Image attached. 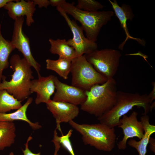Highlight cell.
<instances>
[{
	"mask_svg": "<svg viewBox=\"0 0 155 155\" xmlns=\"http://www.w3.org/2000/svg\"><path fill=\"white\" fill-rule=\"evenodd\" d=\"M9 62L13 72L9 81L6 80L5 76L3 78L0 90H6L18 100L22 101L32 94L30 86L34 78L31 66L25 58H21L17 54L12 55Z\"/></svg>",
	"mask_w": 155,
	"mask_h": 155,
	"instance_id": "obj_1",
	"label": "cell"
},
{
	"mask_svg": "<svg viewBox=\"0 0 155 155\" xmlns=\"http://www.w3.org/2000/svg\"><path fill=\"white\" fill-rule=\"evenodd\" d=\"M150 101L146 94L118 91L116 101L113 107L97 119L100 123L115 128L120 125L119 120L122 116L135 107L143 108V115H147L150 111Z\"/></svg>",
	"mask_w": 155,
	"mask_h": 155,
	"instance_id": "obj_2",
	"label": "cell"
},
{
	"mask_svg": "<svg viewBox=\"0 0 155 155\" xmlns=\"http://www.w3.org/2000/svg\"><path fill=\"white\" fill-rule=\"evenodd\" d=\"M117 91V83L113 78L102 84L95 85L85 91L86 99L81 105V109L98 118L113 107Z\"/></svg>",
	"mask_w": 155,
	"mask_h": 155,
	"instance_id": "obj_3",
	"label": "cell"
},
{
	"mask_svg": "<svg viewBox=\"0 0 155 155\" xmlns=\"http://www.w3.org/2000/svg\"><path fill=\"white\" fill-rule=\"evenodd\" d=\"M70 126L82 136L83 142L105 152L111 151L115 147L116 135L114 128L101 123L92 124L69 122Z\"/></svg>",
	"mask_w": 155,
	"mask_h": 155,
	"instance_id": "obj_4",
	"label": "cell"
},
{
	"mask_svg": "<svg viewBox=\"0 0 155 155\" xmlns=\"http://www.w3.org/2000/svg\"><path fill=\"white\" fill-rule=\"evenodd\" d=\"M60 6L67 15H71L81 24L87 38L94 42L97 41L102 27L106 25L114 15L111 11H84L77 8L73 2L68 3L65 0Z\"/></svg>",
	"mask_w": 155,
	"mask_h": 155,
	"instance_id": "obj_5",
	"label": "cell"
},
{
	"mask_svg": "<svg viewBox=\"0 0 155 155\" xmlns=\"http://www.w3.org/2000/svg\"><path fill=\"white\" fill-rule=\"evenodd\" d=\"M70 72L71 85L85 91L89 90L95 85L102 84L108 80L87 60L85 55L71 61Z\"/></svg>",
	"mask_w": 155,
	"mask_h": 155,
	"instance_id": "obj_6",
	"label": "cell"
},
{
	"mask_svg": "<svg viewBox=\"0 0 155 155\" xmlns=\"http://www.w3.org/2000/svg\"><path fill=\"white\" fill-rule=\"evenodd\" d=\"M85 55L94 68L107 80L113 78L116 74L122 56L119 51L108 48L96 49Z\"/></svg>",
	"mask_w": 155,
	"mask_h": 155,
	"instance_id": "obj_7",
	"label": "cell"
},
{
	"mask_svg": "<svg viewBox=\"0 0 155 155\" xmlns=\"http://www.w3.org/2000/svg\"><path fill=\"white\" fill-rule=\"evenodd\" d=\"M57 9L64 18L73 34V38L67 40L68 44L73 47L75 51L77 57L89 54L97 49L96 42L91 41L84 36L83 30L74 20H71L60 6Z\"/></svg>",
	"mask_w": 155,
	"mask_h": 155,
	"instance_id": "obj_8",
	"label": "cell"
},
{
	"mask_svg": "<svg viewBox=\"0 0 155 155\" xmlns=\"http://www.w3.org/2000/svg\"><path fill=\"white\" fill-rule=\"evenodd\" d=\"M24 20V17H19L15 20L11 42L15 48L22 53L24 58L35 69L38 76L40 75L41 66L33 57L31 51L29 38L23 31Z\"/></svg>",
	"mask_w": 155,
	"mask_h": 155,
	"instance_id": "obj_9",
	"label": "cell"
},
{
	"mask_svg": "<svg viewBox=\"0 0 155 155\" xmlns=\"http://www.w3.org/2000/svg\"><path fill=\"white\" fill-rule=\"evenodd\" d=\"M138 115L137 112L134 111L129 116L125 115L120 119V125L118 127L122 129L123 137L118 144L119 149L124 150L126 148L129 139L136 137L140 140L143 137L144 131L141 121L137 119Z\"/></svg>",
	"mask_w": 155,
	"mask_h": 155,
	"instance_id": "obj_10",
	"label": "cell"
},
{
	"mask_svg": "<svg viewBox=\"0 0 155 155\" xmlns=\"http://www.w3.org/2000/svg\"><path fill=\"white\" fill-rule=\"evenodd\" d=\"M54 82L56 91L52 100L67 102L77 106L81 105L85 101L86 98L85 91L63 83L55 76Z\"/></svg>",
	"mask_w": 155,
	"mask_h": 155,
	"instance_id": "obj_11",
	"label": "cell"
},
{
	"mask_svg": "<svg viewBox=\"0 0 155 155\" xmlns=\"http://www.w3.org/2000/svg\"><path fill=\"white\" fill-rule=\"evenodd\" d=\"M47 109L55 118L57 129L62 133L60 124L69 122L78 115L79 110L77 106L69 103L51 100L46 104Z\"/></svg>",
	"mask_w": 155,
	"mask_h": 155,
	"instance_id": "obj_12",
	"label": "cell"
},
{
	"mask_svg": "<svg viewBox=\"0 0 155 155\" xmlns=\"http://www.w3.org/2000/svg\"><path fill=\"white\" fill-rule=\"evenodd\" d=\"M37 79L32 80L30 91L32 93L36 92V96L35 100L36 104L47 103L51 99L56 89L54 82L55 76L50 75L43 77L40 75Z\"/></svg>",
	"mask_w": 155,
	"mask_h": 155,
	"instance_id": "obj_13",
	"label": "cell"
},
{
	"mask_svg": "<svg viewBox=\"0 0 155 155\" xmlns=\"http://www.w3.org/2000/svg\"><path fill=\"white\" fill-rule=\"evenodd\" d=\"M35 5L32 0H12L8 2L3 8L7 10L9 16L14 20L25 16L26 24L30 26L34 22L33 16L36 10Z\"/></svg>",
	"mask_w": 155,
	"mask_h": 155,
	"instance_id": "obj_14",
	"label": "cell"
},
{
	"mask_svg": "<svg viewBox=\"0 0 155 155\" xmlns=\"http://www.w3.org/2000/svg\"><path fill=\"white\" fill-rule=\"evenodd\" d=\"M109 1L111 4L115 15L118 19L121 26L126 35L125 39L119 45V49L123 50L125 44L127 41L130 39H134L141 45H144L145 42L144 40L133 38L130 36L129 33L127 25V22L128 20H132L134 17L130 6L125 4H123L120 6L118 4L116 0H113V1L109 0Z\"/></svg>",
	"mask_w": 155,
	"mask_h": 155,
	"instance_id": "obj_15",
	"label": "cell"
},
{
	"mask_svg": "<svg viewBox=\"0 0 155 155\" xmlns=\"http://www.w3.org/2000/svg\"><path fill=\"white\" fill-rule=\"evenodd\" d=\"M150 117L147 115H143L140 117L143 127L144 133L142 138L139 141L133 139H130L127 142L130 146L135 148L138 155H146L147 147L151 135L155 132V126L151 124L149 122Z\"/></svg>",
	"mask_w": 155,
	"mask_h": 155,
	"instance_id": "obj_16",
	"label": "cell"
},
{
	"mask_svg": "<svg viewBox=\"0 0 155 155\" xmlns=\"http://www.w3.org/2000/svg\"><path fill=\"white\" fill-rule=\"evenodd\" d=\"M32 101V97H29L25 103L15 112L10 113H0V121L13 122L15 120H21L27 122L34 130L40 129L42 126L38 122H32L28 119L27 116V108Z\"/></svg>",
	"mask_w": 155,
	"mask_h": 155,
	"instance_id": "obj_17",
	"label": "cell"
},
{
	"mask_svg": "<svg viewBox=\"0 0 155 155\" xmlns=\"http://www.w3.org/2000/svg\"><path fill=\"white\" fill-rule=\"evenodd\" d=\"M49 40L51 44L49 51L51 53L71 61L77 57L75 49L68 44L65 39L49 38Z\"/></svg>",
	"mask_w": 155,
	"mask_h": 155,
	"instance_id": "obj_18",
	"label": "cell"
},
{
	"mask_svg": "<svg viewBox=\"0 0 155 155\" xmlns=\"http://www.w3.org/2000/svg\"><path fill=\"white\" fill-rule=\"evenodd\" d=\"M16 128L13 122L0 121V150L10 147L14 143Z\"/></svg>",
	"mask_w": 155,
	"mask_h": 155,
	"instance_id": "obj_19",
	"label": "cell"
},
{
	"mask_svg": "<svg viewBox=\"0 0 155 155\" xmlns=\"http://www.w3.org/2000/svg\"><path fill=\"white\" fill-rule=\"evenodd\" d=\"M46 62L47 69L55 71L65 80L68 78L69 74L70 72L71 61L59 57L56 60L47 59Z\"/></svg>",
	"mask_w": 155,
	"mask_h": 155,
	"instance_id": "obj_20",
	"label": "cell"
},
{
	"mask_svg": "<svg viewBox=\"0 0 155 155\" xmlns=\"http://www.w3.org/2000/svg\"><path fill=\"white\" fill-rule=\"evenodd\" d=\"M0 24V83L4 76L3 71L8 68L9 65L8 58L10 54L15 49L11 41L6 40L3 37Z\"/></svg>",
	"mask_w": 155,
	"mask_h": 155,
	"instance_id": "obj_21",
	"label": "cell"
},
{
	"mask_svg": "<svg viewBox=\"0 0 155 155\" xmlns=\"http://www.w3.org/2000/svg\"><path fill=\"white\" fill-rule=\"evenodd\" d=\"M22 101L18 100L5 90H0V113H7L21 108Z\"/></svg>",
	"mask_w": 155,
	"mask_h": 155,
	"instance_id": "obj_22",
	"label": "cell"
},
{
	"mask_svg": "<svg viewBox=\"0 0 155 155\" xmlns=\"http://www.w3.org/2000/svg\"><path fill=\"white\" fill-rule=\"evenodd\" d=\"M75 6L79 9L89 12L98 11L104 7L101 3L94 0H78Z\"/></svg>",
	"mask_w": 155,
	"mask_h": 155,
	"instance_id": "obj_23",
	"label": "cell"
},
{
	"mask_svg": "<svg viewBox=\"0 0 155 155\" xmlns=\"http://www.w3.org/2000/svg\"><path fill=\"white\" fill-rule=\"evenodd\" d=\"M57 129L56 128L54 130L53 138L57 140L71 155H75L69 139L73 130L70 129L66 135H62L61 136H59L58 135Z\"/></svg>",
	"mask_w": 155,
	"mask_h": 155,
	"instance_id": "obj_24",
	"label": "cell"
},
{
	"mask_svg": "<svg viewBox=\"0 0 155 155\" xmlns=\"http://www.w3.org/2000/svg\"><path fill=\"white\" fill-rule=\"evenodd\" d=\"M32 139V137L31 136H29L28 137L26 142L24 144L25 149L24 150L22 149L23 153L22 155H40V152L37 153H34L29 149L28 146V143ZM52 141L53 143L55 146V151L53 155H59L58 154V152L61 147L60 144L57 140L54 138H53Z\"/></svg>",
	"mask_w": 155,
	"mask_h": 155,
	"instance_id": "obj_25",
	"label": "cell"
},
{
	"mask_svg": "<svg viewBox=\"0 0 155 155\" xmlns=\"http://www.w3.org/2000/svg\"><path fill=\"white\" fill-rule=\"evenodd\" d=\"M32 1L35 5H38L40 8L42 7L46 8L50 5L49 1L48 0H33Z\"/></svg>",
	"mask_w": 155,
	"mask_h": 155,
	"instance_id": "obj_26",
	"label": "cell"
},
{
	"mask_svg": "<svg viewBox=\"0 0 155 155\" xmlns=\"http://www.w3.org/2000/svg\"><path fill=\"white\" fill-rule=\"evenodd\" d=\"M152 84L153 86V89L150 93L148 95V97L150 100V103L151 104L153 100L155 99V82H152Z\"/></svg>",
	"mask_w": 155,
	"mask_h": 155,
	"instance_id": "obj_27",
	"label": "cell"
},
{
	"mask_svg": "<svg viewBox=\"0 0 155 155\" xmlns=\"http://www.w3.org/2000/svg\"><path fill=\"white\" fill-rule=\"evenodd\" d=\"M64 0H50V5L53 7L60 6Z\"/></svg>",
	"mask_w": 155,
	"mask_h": 155,
	"instance_id": "obj_28",
	"label": "cell"
},
{
	"mask_svg": "<svg viewBox=\"0 0 155 155\" xmlns=\"http://www.w3.org/2000/svg\"><path fill=\"white\" fill-rule=\"evenodd\" d=\"M150 144V149L154 152H155V140L153 138L150 137L149 143Z\"/></svg>",
	"mask_w": 155,
	"mask_h": 155,
	"instance_id": "obj_29",
	"label": "cell"
},
{
	"mask_svg": "<svg viewBox=\"0 0 155 155\" xmlns=\"http://www.w3.org/2000/svg\"><path fill=\"white\" fill-rule=\"evenodd\" d=\"M12 0H0V8L4 7L5 5L8 2Z\"/></svg>",
	"mask_w": 155,
	"mask_h": 155,
	"instance_id": "obj_30",
	"label": "cell"
},
{
	"mask_svg": "<svg viewBox=\"0 0 155 155\" xmlns=\"http://www.w3.org/2000/svg\"><path fill=\"white\" fill-rule=\"evenodd\" d=\"M9 155H14V154L13 152H11L9 154Z\"/></svg>",
	"mask_w": 155,
	"mask_h": 155,
	"instance_id": "obj_31",
	"label": "cell"
},
{
	"mask_svg": "<svg viewBox=\"0 0 155 155\" xmlns=\"http://www.w3.org/2000/svg\"><path fill=\"white\" fill-rule=\"evenodd\" d=\"M112 155H114V154H113Z\"/></svg>",
	"mask_w": 155,
	"mask_h": 155,
	"instance_id": "obj_32",
	"label": "cell"
}]
</instances>
